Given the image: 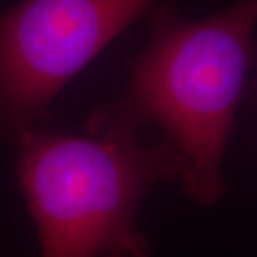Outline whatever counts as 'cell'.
I'll return each instance as SVG.
<instances>
[{"mask_svg":"<svg viewBox=\"0 0 257 257\" xmlns=\"http://www.w3.org/2000/svg\"><path fill=\"white\" fill-rule=\"evenodd\" d=\"M257 0H237L207 19L184 22L156 10L151 39L119 100L94 110L87 128L136 132L154 124L179 161V179L200 202L224 191L222 159L254 60Z\"/></svg>","mask_w":257,"mask_h":257,"instance_id":"obj_1","label":"cell"},{"mask_svg":"<svg viewBox=\"0 0 257 257\" xmlns=\"http://www.w3.org/2000/svg\"><path fill=\"white\" fill-rule=\"evenodd\" d=\"M15 172L42 257H149L137 209L159 181L179 177L167 144L142 147L136 132L47 124L19 139Z\"/></svg>","mask_w":257,"mask_h":257,"instance_id":"obj_2","label":"cell"},{"mask_svg":"<svg viewBox=\"0 0 257 257\" xmlns=\"http://www.w3.org/2000/svg\"><path fill=\"white\" fill-rule=\"evenodd\" d=\"M156 0H20L0 10V132L45 124L59 92Z\"/></svg>","mask_w":257,"mask_h":257,"instance_id":"obj_3","label":"cell"},{"mask_svg":"<svg viewBox=\"0 0 257 257\" xmlns=\"http://www.w3.org/2000/svg\"><path fill=\"white\" fill-rule=\"evenodd\" d=\"M254 64H257V50H254V60H252Z\"/></svg>","mask_w":257,"mask_h":257,"instance_id":"obj_4","label":"cell"}]
</instances>
